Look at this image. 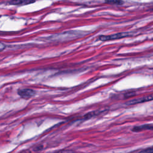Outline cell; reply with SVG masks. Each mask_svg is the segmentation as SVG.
<instances>
[{"mask_svg": "<svg viewBox=\"0 0 153 153\" xmlns=\"http://www.w3.org/2000/svg\"><path fill=\"white\" fill-rule=\"evenodd\" d=\"M138 153H153V146L146 149H143Z\"/></svg>", "mask_w": 153, "mask_h": 153, "instance_id": "obj_8", "label": "cell"}, {"mask_svg": "<svg viewBox=\"0 0 153 153\" xmlns=\"http://www.w3.org/2000/svg\"><path fill=\"white\" fill-rule=\"evenodd\" d=\"M144 130H153V125L150 124H145L140 126H136L134 128H133L132 131L134 132H138L140 131Z\"/></svg>", "mask_w": 153, "mask_h": 153, "instance_id": "obj_5", "label": "cell"}, {"mask_svg": "<svg viewBox=\"0 0 153 153\" xmlns=\"http://www.w3.org/2000/svg\"><path fill=\"white\" fill-rule=\"evenodd\" d=\"M19 153H32V152L30 151V150L29 149H27V150H25V151H23Z\"/></svg>", "mask_w": 153, "mask_h": 153, "instance_id": "obj_12", "label": "cell"}, {"mask_svg": "<svg viewBox=\"0 0 153 153\" xmlns=\"http://www.w3.org/2000/svg\"><path fill=\"white\" fill-rule=\"evenodd\" d=\"M99 114V112H96V111H94V112H89L88 114H87L85 116H84V118L87 120L88 119H90L91 118H92L93 117L95 116V115H97V114Z\"/></svg>", "mask_w": 153, "mask_h": 153, "instance_id": "obj_7", "label": "cell"}, {"mask_svg": "<svg viewBox=\"0 0 153 153\" xmlns=\"http://www.w3.org/2000/svg\"><path fill=\"white\" fill-rule=\"evenodd\" d=\"M105 2L106 4L114 5H121L124 3L122 0H105Z\"/></svg>", "mask_w": 153, "mask_h": 153, "instance_id": "obj_6", "label": "cell"}, {"mask_svg": "<svg viewBox=\"0 0 153 153\" xmlns=\"http://www.w3.org/2000/svg\"><path fill=\"white\" fill-rule=\"evenodd\" d=\"M151 100H153V94L132 99V100L127 102L126 103V104L128 105H132L142 103H144V102H149V101H151Z\"/></svg>", "mask_w": 153, "mask_h": 153, "instance_id": "obj_3", "label": "cell"}, {"mask_svg": "<svg viewBox=\"0 0 153 153\" xmlns=\"http://www.w3.org/2000/svg\"><path fill=\"white\" fill-rule=\"evenodd\" d=\"M134 93L133 92H130V93H126L124 94V97L126 98H128V97H131V96H133L134 95Z\"/></svg>", "mask_w": 153, "mask_h": 153, "instance_id": "obj_10", "label": "cell"}, {"mask_svg": "<svg viewBox=\"0 0 153 153\" xmlns=\"http://www.w3.org/2000/svg\"><path fill=\"white\" fill-rule=\"evenodd\" d=\"M53 153H74L72 151L68 150V149H62L57 151H56Z\"/></svg>", "mask_w": 153, "mask_h": 153, "instance_id": "obj_9", "label": "cell"}, {"mask_svg": "<svg viewBox=\"0 0 153 153\" xmlns=\"http://www.w3.org/2000/svg\"><path fill=\"white\" fill-rule=\"evenodd\" d=\"M129 36H130V34L127 32H120V33H114L109 35H100L97 39L102 41H111V40L119 39L126 38V37H128Z\"/></svg>", "mask_w": 153, "mask_h": 153, "instance_id": "obj_1", "label": "cell"}, {"mask_svg": "<svg viewBox=\"0 0 153 153\" xmlns=\"http://www.w3.org/2000/svg\"><path fill=\"white\" fill-rule=\"evenodd\" d=\"M36 0H11L9 4L13 5H26L34 3Z\"/></svg>", "mask_w": 153, "mask_h": 153, "instance_id": "obj_4", "label": "cell"}, {"mask_svg": "<svg viewBox=\"0 0 153 153\" xmlns=\"http://www.w3.org/2000/svg\"><path fill=\"white\" fill-rule=\"evenodd\" d=\"M5 45L3 43L0 42V51H2L5 48Z\"/></svg>", "mask_w": 153, "mask_h": 153, "instance_id": "obj_11", "label": "cell"}, {"mask_svg": "<svg viewBox=\"0 0 153 153\" xmlns=\"http://www.w3.org/2000/svg\"><path fill=\"white\" fill-rule=\"evenodd\" d=\"M17 94L23 99H29L35 95L36 91L31 88H21L18 90Z\"/></svg>", "mask_w": 153, "mask_h": 153, "instance_id": "obj_2", "label": "cell"}]
</instances>
